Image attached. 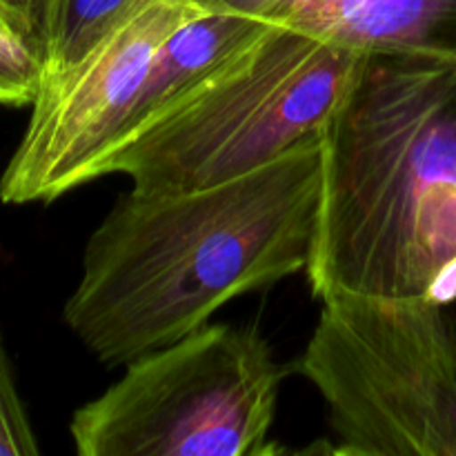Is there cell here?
<instances>
[{"mask_svg":"<svg viewBox=\"0 0 456 456\" xmlns=\"http://www.w3.org/2000/svg\"><path fill=\"white\" fill-rule=\"evenodd\" d=\"M323 136L248 174L185 191L129 190L89 234L67 328L125 365L209 323L234 298L307 270Z\"/></svg>","mask_w":456,"mask_h":456,"instance_id":"1","label":"cell"},{"mask_svg":"<svg viewBox=\"0 0 456 456\" xmlns=\"http://www.w3.org/2000/svg\"><path fill=\"white\" fill-rule=\"evenodd\" d=\"M456 261V56L368 53L323 132L316 298L423 297Z\"/></svg>","mask_w":456,"mask_h":456,"instance_id":"2","label":"cell"},{"mask_svg":"<svg viewBox=\"0 0 456 456\" xmlns=\"http://www.w3.org/2000/svg\"><path fill=\"white\" fill-rule=\"evenodd\" d=\"M368 53L270 22L160 118L120 142L101 176L185 191L263 167L323 136Z\"/></svg>","mask_w":456,"mask_h":456,"instance_id":"3","label":"cell"},{"mask_svg":"<svg viewBox=\"0 0 456 456\" xmlns=\"http://www.w3.org/2000/svg\"><path fill=\"white\" fill-rule=\"evenodd\" d=\"M298 359L352 456H456V332L423 297L323 298Z\"/></svg>","mask_w":456,"mask_h":456,"instance_id":"4","label":"cell"},{"mask_svg":"<svg viewBox=\"0 0 456 456\" xmlns=\"http://www.w3.org/2000/svg\"><path fill=\"white\" fill-rule=\"evenodd\" d=\"M285 370L252 325L208 323L125 363L69 421L80 456H261Z\"/></svg>","mask_w":456,"mask_h":456,"instance_id":"5","label":"cell"},{"mask_svg":"<svg viewBox=\"0 0 456 456\" xmlns=\"http://www.w3.org/2000/svg\"><path fill=\"white\" fill-rule=\"evenodd\" d=\"M212 7L209 0H129L78 58L43 74L20 142L0 176V200L52 203L101 178L160 45Z\"/></svg>","mask_w":456,"mask_h":456,"instance_id":"6","label":"cell"},{"mask_svg":"<svg viewBox=\"0 0 456 456\" xmlns=\"http://www.w3.org/2000/svg\"><path fill=\"white\" fill-rule=\"evenodd\" d=\"M363 53L456 56V0H209Z\"/></svg>","mask_w":456,"mask_h":456,"instance_id":"7","label":"cell"},{"mask_svg":"<svg viewBox=\"0 0 456 456\" xmlns=\"http://www.w3.org/2000/svg\"><path fill=\"white\" fill-rule=\"evenodd\" d=\"M267 25L270 20H263L254 13L214 3V7L203 16L178 27L156 52L136 110L118 145L160 118L174 102L203 83L216 67H221L249 40L256 38Z\"/></svg>","mask_w":456,"mask_h":456,"instance_id":"8","label":"cell"},{"mask_svg":"<svg viewBox=\"0 0 456 456\" xmlns=\"http://www.w3.org/2000/svg\"><path fill=\"white\" fill-rule=\"evenodd\" d=\"M43 71L45 62L38 45L0 25V105H31Z\"/></svg>","mask_w":456,"mask_h":456,"instance_id":"9","label":"cell"},{"mask_svg":"<svg viewBox=\"0 0 456 456\" xmlns=\"http://www.w3.org/2000/svg\"><path fill=\"white\" fill-rule=\"evenodd\" d=\"M127 3L129 0H69L61 40H58L53 56L45 65L43 74L78 58L105 31V27L127 7Z\"/></svg>","mask_w":456,"mask_h":456,"instance_id":"10","label":"cell"},{"mask_svg":"<svg viewBox=\"0 0 456 456\" xmlns=\"http://www.w3.org/2000/svg\"><path fill=\"white\" fill-rule=\"evenodd\" d=\"M38 452V439L18 392L12 359L0 332V456H36Z\"/></svg>","mask_w":456,"mask_h":456,"instance_id":"11","label":"cell"},{"mask_svg":"<svg viewBox=\"0 0 456 456\" xmlns=\"http://www.w3.org/2000/svg\"><path fill=\"white\" fill-rule=\"evenodd\" d=\"M0 25L13 34L22 36V38L31 40L40 49L43 0H0Z\"/></svg>","mask_w":456,"mask_h":456,"instance_id":"12","label":"cell"},{"mask_svg":"<svg viewBox=\"0 0 456 456\" xmlns=\"http://www.w3.org/2000/svg\"><path fill=\"white\" fill-rule=\"evenodd\" d=\"M67 9L69 0H43V29H40V52H43V62L47 65L49 58L53 56L61 40L62 27H65Z\"/></svg>","mask_w":456,"mask_h":456,"instance_id":"13","label":"cell"}]
</instances>
